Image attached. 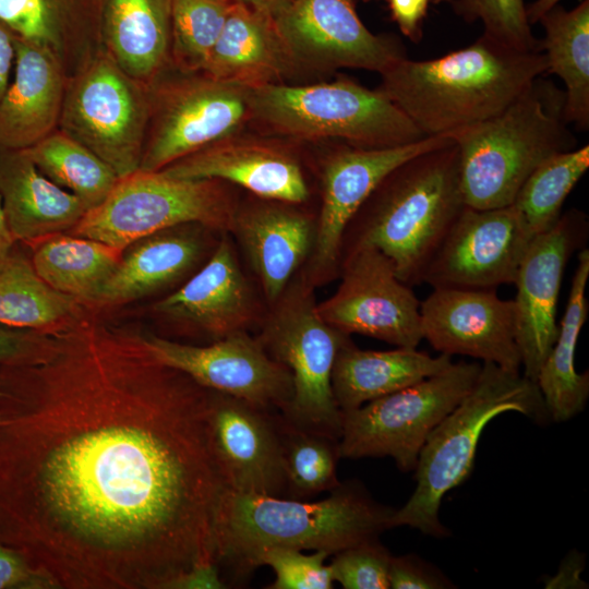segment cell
<instances>
[{
	"label": "cell",
	"instance_id": "5b68a950",
	"mask_svg": "<svg viewBox=\"0 0 589 589\" xmlns=\"http://www.w3.org/2000/svg\"><path fill=\"white\" fill-rule=\"evenodd\" d=\"M564 103L563 89L541 75L500 113L448 135L458 147L466 206L490 209L512 205L542 163L578 146Z\"/></svg>",
	"mask_w": 589,
	"mask_h": 589
},
{
	"label": "cell",
	"instance_id": "7bdbcfd3",
	"mask_svg": "<svg viewBox=\"0 0 589 589\" xmlns=\"http://www.w3.org/2000/svg\"><path fill=\"white\" fill-rule=\"evenodd\" d=\"M35 588L49 587L17 551L0 542V589Z\"/></svg>",
	"mask_w": 589,
	"mask_h": 589
},
{
	"label": "cell",
	"instance_id": "8fae6325",
	"mask_svg": "<svg viewBox=\"0 0 589 589\" xmlns=\"http://www.w3.org/2000/svg\"><path fill=\"white\" fill-rule=\"evenodd\" d=\"M148 115V85L101 50L68 77L58 129L121 178L140 169Z\"/></svg>",
	"mask_w": 589,
	"mask_h": 589
},
{
	"label": "cell",
	"instance_id": "ffe728a7",
	"mask_svg": "<svg viewBox=\"0 0 589 589\" xmlns=\"http://www.w3.org/2000/svg\"><path fill=\"white\" fill-rule=\"evenodd\" d=\"M212 422L229 489L285 497L280 412L214 392Z\"/></svg>",
	"mask_w": 589,
	"mask_h": 589
},
{
	"label": "cell",
	"instance_id": "681fc988",
	"mask_svg": "<svg viewBox=\"0 0 589 589\" xmlns=\"http://www.w3.org/2000/svg\"><path fill=\"white\" fill-rule=\"evenodd\" d=\"M561 0H534L526 5V15L528 23L532 26L539 22V20L549 12L552 8L557 5Z\"/></svg>",
	"mask_w": 589,
	"mask_h": 589
},
{
	"label": "cell",
	"instance_id": "6da1fadb",
	"mask_svg": "<svg viewBox=\"0 0 589 589\" xmlns=\"http://www.w3.org/2000/svg\"><path fill=\"white\" fill-rule=\"evenodd\" d=\"M0 390V542L49 588L178 589L216 563L213 390L83 310Z\"/></svg>",
	"mask_w": 589,
	"mask_h": 589
},
{
	"label": "cell",
	"instance_id": "4dcf8cb0",
	"mask_svg": "<svg viewBox=\"0 0 589 589\" xmlns=\"http://www.w3.org/2000/svg\"><path fill=\"white\" fill-rule=\"evenodd\" d=\"M25 244L32 251L35 272L48 286L91 306L115 273L123 252L104 242L65 232L47 235Z\"/></svg>",
	"mask_w": 589,
	"mask_h": 589
},
{
	"label": "cell",
	"instance_id": "b9f144b4",
	"mask_svg": "<svg viewBox=\"0 0 589 589\" xmlns=\"http://www.w3.org/2000/svg\"><path fill=\"white\" fill-rule=\"evenodd\" d=\"M388 581L389 588L393 589H442L453 587V584L438 569L412 554L392 555Z\"/></svg>",
	"mask_w": 589,
	"mask_h": 589
},
{
	"label": "cell",
	"instance_id": "ac0fdd59",
	"mask_svg": "<svg viewBox=\"0 0 589 589\" xmlns=\"http://www.w3.org/2000/svg\"><path fill=\"white\" fill-rule=\"evenodd\" d=\"M532 238L514 205L466 206L432 257L423 283L433 288L469 289L514 284Z\"/></svg>",
	"mask_w": 589,
	"mask_h": 589
},
{
	"label": "cell",
	"instance_id": "7402d4cb",
	"mask_svg": "<svg viewBox=\"0 0 589 589\" xmlns=\"http://www.w3.org/2000/svg\"><path fill=\"white\" fill-rule=\"evenodd\" d=\"M183 179H216L240 185L260 199L299 204L309 196L308 184L293 154L287 149L235 134L161 169Z\"/></svg>",
	"mask_w": 589,
	"mask_h": 589
},
{
	"label": "cell",
	"instance_id": "f35d334b",
	"mask_svg": "<svg viewBox=\"0 0 589 589\" xmlns=\"http://www.w3.org/2000/svg\"><path fill=\"white\" fill-rule=\"evenodd\" d=\"M450 4L466 22L481 21L482 34L517 50H540L524 0H453Z\"/></svg>",
	"mask_w": 589,
	"mask_h": 589
},
{
	"label": "cell",
	"instance_id": "277c9868",
	"mask_svg": "<svg viewBox=\"0 0 589 589\" xmlns=\"http://www.w3.org/2000/svg\"><path fill=\"white\" fill-rule=\"evenodd\" d=\"M465 207L459 153L452 141L408 159L382 180L350 221L342 251L373 247L388 257L402 283L420 285Z\"/></svg>",
	"mask_w": 589,
	"mask_h": 589
},
{
	"label": "cell",
	"instance_id": "7a4b0ae2",
	"mask_svg": "<svg viewBox=\"0 0 589 589\" xmlns=\"http://www.w3.org/2000/svg\"><path fill=\"white\" fill-rule=\"evenodd\" d=\"M380 74L377 89L424 136H448L504 110L546 74V59L541 50H517L482 34L434 59L405 57Z\"/></svg>",
	"mask_w": 589,
	"mask_h": 589
},
{
	"label": "cell",
	"instance_id": "60d3db41",
	"mask_svg": "<svg viewBox=\"0 0 589 589\" xmlns=\"http://www.w3.org/2000/svg\"><path fill=\"white\" fill-rule=\"evenodd\" d=\"M390 558L377 538L337 552L329 566L345 589H387Z\"/></svg>",
	"mask_w": 589,
	"mask_h": 589
},
{
	"label": "cell",
	"instance_id": "e575fe53",
	"mask_svg": "<svg viewBox=\"0 0 589 589\" xmlns=\"http://www.w3.org/2000/svg\"><path fill=\"white\" fill-rule=\"evenodd\" d=\"M0 23L52 53L68 77L101 51L67 25L59 0H0Z\"/></svg>",
	"mask_w": 589,
	"mask_h": 589
},
{
	"label": "cell",
	"instance_id": "8d00e7d4",
	"mask_svg": "<svg viewBox=\"0 0 589 589\" xmlns=\"http://www.w3.org/2000/svg\"><path fill=\"white\" fill-rule=\"evenodd\" d=\"M281 416V414H280ZM283 459L290 498L306 500L330 492L340 481L339 442L297 429L281 417Z\"/></svg>",
	"mask_w": 589,
	"mask_h": 589
},
{
	"label": "cell",
	"instance_id": "30bf717a",
	"mask_svg": "<svg viewBox=\"0 0 589 589\" xmlns=\"http://www.w3.org/2000/svg\"><path fill=\"white\" fill-rule=\"evenodd\" d=\"M482 363L458 361L405 388L342 412L339 453L344 458L392 457L414 471L431 431L471 390Z\"/></svg>",
	"mask_w": 589,
	"mask_h": 589
},
{
	"label": "cell",
	"instance_id": "484cf974",
	"mask_svg": "<svg viewBox=\"0 0 589 589\" xmlns=\"http://www.w3.org/2000/svg\"><path fill=\"white\" fill-rule=\"evenodd\" d=\"M0 199L12 236L23 243L71 230L87 211L21 151L0 148Z\"/></svg>",
	"mask_w": 589,
	"mask_h": 589
},
{
	"label": "cell",
	"instance_id": "d6a6232c",
	"mask_svg": "<svg viewBox=\"0 0 589 589\" xmlns=\"http://www.w3.org/2000/svg\"><path fill=\"white\" fill-rule=\"evenodd\" d=\"M81 305L48 286L19 251L0 269V325L45 332L76 315Z\"/></svg>",
	"mask_w": 589,
	"mask_h": 589
},
{
	"label": "cell",
	"instance_id": "cb8c5ba5",
	"mask_svg": "<svg viewBox=\"0 0 589 589\" xmlns=\"http://www.w3.org/2000/svg\"><path fill=\"white\" fill-rule=\"evenodd\" d=\"M67 81L52 53L15 36L13 76L0 100V148L24 151L58 129Z\"/></svg>",
	"mask_w": 589,
	"mask_h": 589
},
{
	"label": "cell",
	"instance_id": "f546056e",
	"mask_svg": "<svg viewBox=\"0 0 589 589\" xmlns=\"http://www.w3.org/2000/svg\"><path fill=\"white\" fill-rule=\"evenodd\" d=\"M568 301L558 324L556 340L544 360L536 384L550 420L564 422L581 412L589 397V374L575 369V351L585 325L589 302L586 287L589 279V250L578 254Z\"/></svg>",
	"mask_w": 589,
	"mask_h": 589
},
{
	"label": "cell",
	"instance_id": "bcb514c9",
	"mask_svg": "<svg viewBox=\"0 0 589 589\" xmlns=\"http://www.w3.org/2000/svg\"><path fill=\"white\" fill-rule=\"evenodd\" d=\"M585 560L578 552H572L561 564L557 573L546 581V588H584L586 582L581 580L580 573L584 569Z\"/></svg>",
	"mask_w": 589,
	"mask_h": 589
},
{
	"label": "cell",
	"instance_id": "f1b7e54d",
	"mask_svg": "<svg viewBox=\"0 0 589 589\" xmlns=\"http://www.w3.org/2000/svg\"><path fill=\"white\" fill-rule=\"evenodd\" d=\"M101 38L120 69L151 84L170 65V0H107Z\"/></svg>",
	"mask_w": 589,
	"mask_h": 589
},
{
	"label": "cell",
	"instance_id": "816d5d0a",
	"mask_svg": "<svg viewBox=\"0 0 589 589\" xmlns=\"http://www.w3.org/2000/svg\"><path fill=\"white\" fill-rule=\"evenodd\" d=\"M453 0H431V3L433 4H441V3H450Z\"/></svg>",
	"mask_w": 589,
	"mask_h": 589
},
{
	"label": "cell",
	"instance_id": "ee69618b",
	"mask_svg": "<svg viewBox=\"0 0 589 589\" xmlns=\"http://www.w3.org/2000/svg\"><path fill=\"white\" fill-rule=\"evenodd\" d=\"M431 0H388L393 21L399 31L413 43L422 39V24Z\"/></svg>",
	"mask_w": 589,
	"mask_h": 589
},
{
	"label": "cell",
	"instance_id": "2e32d148",
	"mask_svg": "<svg viewBox=\"0 0 589 589\" xmlns=\"http://www.w3.org/2000/svg\"><path fill=\"white\" fill-rule=\"evenodd\" d=\"M588 236L586 214L569 209L532 238L520 262L513 300L516 339L522 375L534 383L557 337L556 306L565 267L574 252L586 247Z\"/></svg>",
	"mask_w": 589,
	"mask_h": 589
},
{
	"label": "cell",
	"instance_id": "9a60e30c",
	"mask_svg": "<svg viewBox=\"0 0 589 589\" xmlns=\"http://www.w3.org/2000/svg\"><path fill=\"white\" fill-rule=\"evenodd\" d=\"M452 141L441 135L385 148L338 145L325 157L321 212L310 264L303 272L313 287L339 273L346 230L382 180L408 159Z\"/></svg>",
	"mask_w": 589,
	"mask_h": 589
},
{
	"label": "cell",
	"instance_id": "3957f363",
	"mask_svg": "<svg viewBox=\"0 0 589 589\" xmlns=\"http://www.w3.org/2000/svg\"><path fill=\"white\" fill-rule=\"evenodd\" d=\"M395 509L377 503L358 481L340 482L310 502L228 490L216 527V563L242 581L269 548L324 551L329 555L377 539L392 528Z\"/></svg>",
	"mask_w": 589,
	"mask_h": 589
},
{
	"label": "cell",
	"instance_id": "f907efd6",
	"mask_svg": "<svg viewBox=\"0 0 589 589\" xmlns=\"http://www.w3.org/2000/svg\"><path fill=\"white\" fill-rule=\"evenodd\" d=\"M235 1L245 3L274 17L283 9H285L292 0H235Z\"/></svg>",
	"mask_w": 589,
	"mask_h": 589
},
{
	"label": "cell",
	"instance_id": "e0dca14e",
	"mask_svg": "<svg viewBox=\"0 0 589 589\" xmlns=\"http://www.w3.org/2000/svg\"><path fill=\"white\" fill-rule=\"evenodd\" d=\"M139 334L158 360L213 392L279 412L286 410L292 398L290 371L249 332L204 346L169 340L149 332Z\"/></svg>",
	"mask_w": 589,
	"mask_h": 589
},
{
	"label": "cell",
	"instance_id": "7dc6e473",
	"mask_svg": "<svg viewBox=\"0 0 589 589\" xmlns=\"http://www.w3.org/2000/svg\"><path fill=\"white\" fill-rule=\"evenodd\" d=\"M15 63V35L0 23V100L11 81Z\"/></svg>",
	"mask_w": 589,
	"mask_h": 589
},
{
	"label": "cell",
	"instance_id": "d6986e66",
	"mask_svg": "<svg viewBox=\"0 0 589 589\" xmlns=\"http://www.w3.org/2000/svg\"><path fill=\"white\" fill-rule=\"evenodd\" d=\"M420 317L423 339L436 351L519 372L514 302L495 289L433 288L420 303Z\"/></svg>",
	"mask_w": 589,
	"mask_h": 589
},
{
	"label": "cell",
	"instance_id": "ab89813d",
	"mask_svg": "<svg viewBox=\"0 0 589 589\" xmlns=\"http://www.w3.org/2000/svg\"><path fill=\"white\" fill-rule=\"evenodd\" d=\"M330 556L324 551L303 554L289 548H269L256 557V567L267 565L275 573L269 589H332V568L325 564Z\"/></svg>",
	"mask_w": 589,
	"mask_h": 589
},
{
	"label": "cell",
	"instance_id": "5bb4252c",
	"mask_svg": "<svg viewBox=\"0 0 589 589\" xmlns=\"http://www.w3.org/2000/svg\"><path fill=\"white\" fill-rule=\"evenodd\" d=\"M273 19L297 69L382 73L406 57L398 38L373 34L362 23L354 0H292Z\"/></svg>",
	"mask_w": 589,
	"mask_h": 589
},
{
	"label": "cell",
	"instance_id": "603a6c76",
	"mask_svg": "<svg viewBox=\"0 0 589 589\" xmlns=\"http://www.w3.org/2000/svg\"><path fill=\"white\" fill-rule=\"evenodd\" d=\"M294 204L260 199L238 207L230 231L243 248L265 298L273 303L310 256L316 223Z\"/></svg>",
	"mask_w": 589,
	"mask_h": 589
},
{
	"label": "cell",
	"instance_id": "836d02e7",
	"mask_svg": "<svg viewBox=\"0 0 589 589\" xmlns=\"http://www.w3.org/2000/svg\"><path fill=\"white\" fill-rule=\"evenodd\" d=\"M21 152L50 181L77 196L87 211L99 205L119 179L101 158L60 129Z\"/></svg>",
	"mask_w": 589,
	"mask_h": 589
},
{
	"label": "cell",
	"instance_id": "4fadbf2b",
	"mask_svg": "<svg viewBox=\"0 0 589 589\" xmlns=\"http://www.w3.org/2000/svg\"><path fill=\"white\" fill-rule=\"evenodd\" d=\"M340 284L317 303L322 318L336 330L360 334L396 347L417 348L423 339L420 301L377 249L358 244L342 251Z\"/></svg>",
	"mask_w": 589,
	"mask_h": 589
},
{
	"label": "cell",
	"instance_id": "9c48e42d",
	"mask_svg": "<svg viewBox=\"0 0 589 589\" xmlns=\"http://www.w3.org/2000/svg\"><path fill=\"white\" fill-rule=\"evenodd\" d=\"M237 209L227 182L139 169L119 178L107 197L68 232L123 251L139 239L185 224L227 233Z\"/></svg>",
	"mask_w": 589,
	"mask_h": 589
},
{
	"label": "cell",
	"instance_id": "52a82bcc",
	"mask_svg": "<svg viewBox=\"0 0 589 589\" xmlns=\"http://www.w3.org/2000/svg\"><path fill=\"white\" fill-rule=\"evenodd\" d=\"M249 119L300 141H330L385 148L425 137L377 88L349 79L311 85L269 83L248 87Z\"/></svg>",
	"mask_w": 589,
	"mask_h": 589
},
{
	"label": "cell",
	"instance_id": "7c38bea8",
	"mask_svg": "<svg viewBox=\"0 0 589 589\" xmlns=\"http://www.w3.org/2000/svg\"><path fill=\"white\" fill-rule=\"evenodd\" d=\"M168 69V68H167ZM148 84L149 115L140 169L158 171L229 137L249 119L248 87L203 72L168 74Z\"/></svg>",
	"mask_w": 589,
	"mask_h": 589
},
{
	"label": "cell",
	"instance_id": "f5cc1de1",
	"mask_svg": "<svg viewBox=\"0 0 589 589\" xmlns=\"http://www.w3.org/2000/svg\"><path fill=\"white\" fill-rule=\"evenodd\" d=\"M0 396H1V390H0Z\"/></svg>",
	"mask_w": 589,
	"mask_h": 589
},
{
	"label": "cell",
	"instance_id": "4316f807",
	"mask_svg": "<svg viewBox=\"0 0 589 589\" xmlns=\"http://www.w3.org/2000/svg\"><path fill=\"white\" fill-rule=\"evenodd\" d=\"M294 69L273 16L235 1L203 73L253 87L280 83Z\"/></svg>",
	"mask_w": 589,
	"mask_h": 589
},
{
	"label": "cell",
	"instance_id": "f6af8a7d",
	"mask_svg": "<svg viewBox=\"0 0 589 589\" xmlns=\"http://www.w3.org/2000/svg\"><path fill=\"white\" fill-rule=\"evenodd\" d=\"M38 333L0 325V363L23 360L32 350Z\"/></svg>",
	"mask_w": 589,
	"mask_h": 589
},
{
	"label": "cell",
	"instance_id": "83f0119b",
	"mask_svg": "<svg viewBox=\"0 0 589 589\" xmlns=\"http://www.w3.org/2000/svg\"><path fill=\"white\" fill-rule=\"evenodd\" d=\"M452 357H432L417 348L363 350L348 338L333 368L332 388L338 408L347 412L446 370Z\"/></svg>",
	"mask_w": 589,
	"mask_h": 589
},
{
	"label": "cell",
	"instance_id": "d4e9b609",
	"mask_svg": "<svg viewBox=\"0 0 589 589\" xmlns=\"http://www.w3.org/2000/svg\"><path fill=\"white\" fill-rule=\"evenodd\" d=\"M199 224H185L146 236L130 244L105 284L96 308L116 306L144 298L184 277L204 252Z\"/></svg>",
	"mask_w": 589,
	"mask_h": 589
},
{
	"label": "cell",
	"instance_id": "ba28073f",
	"mask_svg": "<svg viewBox=\"0 0 589 589\" xmlns=\"http://www.w3.org/2000/svg\"><path fill=\"white\" fill-rule=\"evenodd\" d=\"M314 287L304 274L291 279L271 310L256 337L267 353L291 373L293 393L285 411L290 425L335 441L340 440L342 412L332 388L336 356L349 338L320 315Z\"/></svg>",
	"mask_w": 589,
	"mask_h": 589
},
{
	"label": "cell",
	"instance_id": "44dd1931",
	"mask_svg": "<svg viewBox=\"0 0 589 589\" xmlns=\"http://www.w3.org/2000/svg\"><path fill=\"white\" fill-rule=\"evenodd\" d=\"M154 310L206 335L211 342L248 332L260 316L256 297L226 235L206 264L182 287L159 300Z\"/></svg>",
	"mask_w": 589,
	"mask_h": 589
},
{
	"label": "cell",
	"instance_id": "74e56055",
	"mask_svg": "<svg viewBox=\"0 0 589 589\" xmlns=\"http://www.w3.org/2000/svg\"><path fill=\"white\" fill-rule=\"evenodd\" d=\"M235 0H170V65L203 72Z\"/></svg>",
	"mask_w": 589,
	"mask_h": 589
},
{
	"label": "cell",
	"instance_id": "8992f818",
	"mask_svg": "<svg viewBox=\"0 0 589 589\" xmlns=\"http://www.w3.org/2000/svg\"><path fill=\"white\" fill-rule=\"evenodd\" d=\"M508 411L538 424L550 420L534 382L519 372L482 362L471 390L428 435L414 469L417 485L406 504L395 509L392 528L408 526L429 536H447L440 520L442 500L472 472L477 447L489 422Z\"/></svg>",
	"mask_w": 589,
	"mask_h": 589
},
{
	"label": "cell",
	"instance_id": "c3c4849f",
	"mask_svg": "<svg viewBox=\"0 0 589 589\" xmlns=\"http://www.w3.org/2000/svg\"><path fill=\"white\" fill-rule=\"evenodd\" d=\"M16 240L12 236L2 209L0 199V269L9 262L14 253Z\"/></svg>",
	"mask_w": 589,
	"mask_h": 589
},
{
	"label": "cell",
	"instance_id": "1f68e13d",
	"mask_svg": "<svg viewBox=\"0 0 589 589\" xmlns=\"http://www.w3.org/2000/svg\"><path fill=\"white\" fill-rule=\"evenodd\" d=\"M544 37L539 48L546 59V74L564 84V113L579 131L589 129V0L565 10L557 4L539 22ZM545 74V75H546Z\"/></svg>",
	"mask_w": 589,
	"mask_h": 589
},
{
	"label": "cell",
	"instance_id": "d590c367",
	"mask_svg": "<svg viewBox=\"0 0 589 589\" xmlns=\"http://www.w3.org/2000/svg\"><path fill=\"white\" fill-rule=\"evenodd\" d=\"M588 168L587 144L549 158L527 178L512 205L533 237L555 225L565 200Z\"/></svg>",
	"mask_w": 589,
	"mask_h": 589
}]
</instances>
